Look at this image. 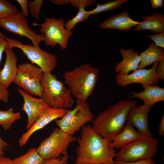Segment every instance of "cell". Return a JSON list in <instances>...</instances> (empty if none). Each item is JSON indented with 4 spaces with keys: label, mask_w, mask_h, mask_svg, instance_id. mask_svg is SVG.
Wrapping results in <instances>:
<instances>
[{
    "label": "cell",
    "mask_w": 164,
    "mask_h": 164,
    "mask_svg": "<svg viewBox=\"0 0 164 164\" xmlns=\"http://www.w3.org/2000/svg\"><path fill=\"white\" fill-rule=\"evenodd\" d=\"M76 138L78 146L73 164H115L116 151L112 142L97 134L92 126L86 125Z\"/></svg>",
    "instance_id": "obj_1"
},
{
    "label": "cell",
    "mask_w": 164,
    "mask_h": 164,
    "mask_svg": "<svg viewBox=\"0 0 164 164\" xmlns=\"http://www.w3.org/2000/svg\"><path fill=\"white\" fill-rule=\"evenodd\" d=\"M137 104L135 100L118 101L95 118L93 121V129L101 137L112 142L124 128L130 111Z\"/></svg>",
    "instance_id": "obj_2"
},
{
    "label": "cell",
    "mask_w": 164,
    "mask_h": 164,
    "mask_svg": "<svg viewBox=\"0 0 164 164\" xmlns=\"http://www.w3.org/2000/svg\"><path fill=\"white\" fill-rule=\"evenodd\" d=\"M99 69L86 63L63 74L64 83L77 100L87 101L97 81Z\"/></svg>",
    "instance_id": "obj_3"
},
{
    "label": "cell",
    "mask_w": 164,
    "mask_h": 164,
    "mask_svg": "<svg viewBox=\"0 0 164 164\" xmlns=\"http://www.w3.org/2000/svg\"><path fill=\"white\" fill-rule=\"evenodd\" d=\"M41 98L50 107L69 109L74 103L70 91L64 82L51 72L44 73Z\"/></svg>",
    "instance_id": "obj_4"
},
{
    "label": "cell",
    "mask_w": 164,
    "mask_h": 164,
    "mask_svg": "<svg viewBox=\"0 0 164 164\" xmlns=\"http://www.w3.org/2000/svg\"><path fill=\"white\" fill-rule=\"evenodd\" d=\"M158 142L157 138L142 136L120 149L116 153L114 161L133 162L152 159L158 152Z\"/></svg>",
    "instance_id": "obj_5"
},
{
    "label": "cell",
    "mask_w": 164,
    "mask_h": 164,
    "mask_svg": "<svg viewBox=\"0 0 164 164\" xmlns=\"http://www.w3.org/2000/svg\"><path fill=\"white\" fill-rule=\"evenodd\" d=\"M75 107L68 109L62 118L55 120L56 124L62 131L73 136L86 124L94 120V115L87 101L77 100Z\"/></svg>",
    "instance_id": "obj_6"
},
{
    "label": "cell",
    "mask_w": 164,
    "mask_h": 164,
    "mask_svg": "<svg viewBox=\"0 0 164 164\" xmlns=\"http://www.w3.org/2000/svg\"><path fill=\"white\" fill-rule=\"evenodd\" d=\"M76 141V138L56 128L42 141L37 150L44 160L57 159L61 155H68L67 148L70 144Z\"/></svg>",
    "instance_id": "obj_7"
},
{
    "label": "cell",
    "mask_w": 164,
    "mask_h": 164,
    "mask_svg": "<svg viewBox=\"0 0 164 164\" xmlns=\"http://www.w3.org/2000/svg\"><path fill=\"white\" fill-rule=\"evenodd\" d=\"M17 67L14 84L30 95L41 97L43 91L41 81L44 74L41 69L28 63L18 64Z\"/></svg>",
    "instance_id": "obj_8"
},
{
    "label": "cell",
    "mask_w": 164,
    "mask_h": 164,
    "mask_svg": "<svg viewBox=\"0 0 164 164\" xmlns=\"http://www.w3.org/2000/svg\"><path fill=\"white\" fill-rule=\"evenodd\" d=\"M64 20L54 17L46 18L41 24L33 23V26L40 27V32L44 37V42L47 46L53 47L58 44L61 50L67 47L68 40L72 35L65 27Z\"/></svg>",
    "instance_id": "obj_9"
},
{
    "label": "cell",
    "mask_w": 164,
    "mask_h": 164,
    "mask_svg": "<svg viewBox=\"0 0 164 164\" xmlns=\"http://www.w3.org/2000/svg\"><path fill=\"white\" fill-rule=\"evenodd\" d=\"M7 43L12 48L20 49L31 63L40 68L44 73L51 72L56 68L57 56L39 47L33 45L24 44L21 42L5 36Z\"/></svg>",
    "instance_id": "obj_10"
},
{
    "label": "cell",
    "mask_w": 164,
    "mask_h": 164,
    "mask_svg": "<svg viewBox=\"0 0 164 164\" xmlns=\"http://www.w3.org/2000/svg\"><path fill=\"white\" fill-rule=\"evenodd\" d=\"M26 17L21 11L17 15L0 19V27L8 32L29 39L33 45L39 47L43 41V34H38L29 28Z\"/></svg>",
    "instance_id": "obj_11"
},
{
    "label": "cell",
    "mask_w": 164,
    "mask_h": 164,
    "mask_svg": "<svg viewBox=\"0 0 164 164\" xmlns=\"http://www.w3.org/2000/svg\"><path fill=\"white\" fill-rule=\"evenodd\" d=\"M158 62L153 63L150 69H138L130 74L117 73L115 77L116 83L121 87H125L132 83L153 86L158 84L159 79L155 74Z\"/></svg>",
    "instance_id": "obj_12"
},
{
    "label": "cell",
    "mask_w": 164,
    "mask_h": 164,
    "mask_svg": "<svg viewBox=\"0 0 164 164\" xmlns=\"http://www.w3.org/2000/svg\"><path fill=\"white\" fill-rule=\"evenodd\" d=\"M67 110L49 107L41 114L27 131L22 135L19 140V146L22 147L26 145L34 132L43 128L53 121L62 118Z\"/></svg>",
    "instance_id": "obj_13"
},
{
    "label": "cell",
    "mask_w": 164,
    "mask_h": 164,
    "mask_svg": "<svg viewBox=\"0 0 164 164\" xmlns=\"http://www.w3.org/2000/svg\"><path fill=\"white\" fill-rule=\"evenodd\" d=\"M18 91L24 100L22 110L27 116L26 128L28 130L41 114L50 106L40 97H33L20 88H19Z\"/></svg>",
    "instance_id": "obj_14"
},
{
    "label": "cell",
    "mask_w": 164,
    "mask_h": 164,
    "mask_svg": "<svg viewBox=\"0 0 164 164\" xmlns=\"http://www.w3.org/2000/svg\"><path fill=\"white\" fill-rule=\"evenodd\" d=\"M152 106L144 104L132 108L129 112L127 122H128L142 136L153 137L149 128L148 115Z\"/></svg>",
    "instance_id": "obj_15"
},
{
    "label": "cell",
    "mask_w": 164,
    "mask_h": 164,
    "mask_svg": "<svg viewBox=\"0 0 164 164\" xmlns=\"http://www.w3.org/2000/svg\"><path fill=\"white\" fill-rule=\"evenodd\" d=\"M13 49L7 43L5 51V62L0 71V83L7 88L14 82L18 71L17 58Z\"/></svg>",
    "instance_id": "obj_16"
},
{
    "label": "cell",
    "mask_w": 164,
    "mask_h": 164,
    "mask_svg": "<svg viewBox=\"0 0 164 164\" xmlns=\"http://www.w3.org/2000/svg\"><path fill=\"white\" fill-rule=\"evenodd\" d=\"M139 23L132 19L128 11L125 10L106 19L100 24L99 26L102 29H117L127 32Z\"/></svg>",
    "instance_id": "obj_17"
},
{
    "label": "cell",
    "mask_w": 164,
    "mask_h": 164,
    "mask_svg": "<svg viewBox=\"0 0 164 164\" xmlns=\"http://www.w3.org/2000/svg\"><path fill=\"white\" fill-rule=\"evenodd\" d=\"M144 90L139 93L131 92L129 98H137L142 100L144 105L152 106L155 103L164 101V88L157 85L152 86L142 85Z\"/></svg>",
    "instance_id": "obj_18"
},
{
    "label": "cell",
    "mask_w": 164,
    "mask_h": 164,
    "mask_svg": "<svg viewBox=\"0 0 164 164\" xmlns=\"http://www.w3.org/2000/svg\"><path fill=\"white\" fill-rule=\"evenodd\" d=\"M119 51L123 60L115 66L116 72L119 74H128L130 71H134L138 69L140 58L138 52L135 51L133 49L126 50L121 48Z\"/></svg>",
    "instance_id": "obj_19"
},
{
    "label": "cell",
    "mask_w": 164,
    "mask_h": 164,
    "mask_svg": "<svg viewBox=\"0 0 164 164\" xmlns=\"http://www.w3.org/2000/svg\"><path fill=\"white\" fill-rule=\"evenodd\" d=\"M143 20L133 30L137 31L148 30L154 33L164 32V15L160 12H156L142 17Z\"/></svg>",
    "instance_id": "obj_20"
},
{
    "label": "cell",
    "mask_w": 164,
    "mask_h": 164,
    "mask_svg": "<svg viewBox=\"0 0 164 164\" xmlns=\"http://www.w3.org/2000/svg\"><path fill=\"white\" fill-rule=\"evenodd\" d=\"M141 137L134 127L127 122L123 130L114 138L112 143L114 148L120 149Z\"/></svg>",
    "instance_id": "obj_21"
},
{
    "label": "cell",
    "mask_w": 164,
    "mask_h": 164,
    "mask_svg": "<svg viewBox=\"0 0 164 164\" xmlns=\"http://www.w3.org/2000/svg\"><path fill=\"white\" fill-rule=\"evenodd\" d=\"M140 62L138 68H143L164 59V49L156 46L154 43H151L149 46L139 55Z\"/></svg>",
    "instance_id": "obj_22"
},
{
    "label": "cell",
    "mask_w": 164,
    "mask_h": 164,
    "mask_svg": "<svg viewBox=\"0 0 164 164\" xmlns=\"http://www.w3.org/2000/svg\"><path fill=\"white\" fill-rule=\"evenodd\" d=\"M44 159L38 153L37 148L29 149L23 155L13 160V164H42Z\"/></svg>",
    "instance_id": "obj_23"
},
{
    "label": "cell",
    "mask_w": 164,
    "mask_h": 164,
    "mask_svg": "<svg viewBox=\"0 0 164 164\" xmlns=\"http://www.w3.org/2000/svg\"><path fill=\"white\" fill-rule=\"evenodd\" d=\"M21 117V113L14 112L12 107L6 110H0V125L4 130H8L11 128L16 121L20 119Z\"/></svg>",
    "instance_id": "obj_24"
},
{
    "label": "cell",
    "mask_w": 164,
    "mask_h": 164,
    "mask_svg": "<svg viewBox=\"0 0 164 164\" xmlns=\"http://www.w3.org/2000/svg\"><path fill=\"white\" fill-rule=\"evenodd\" d=\"M128 0H113L102 4H97L95 8L87 11L90 16L97 15L104 12H108L121 7Z\"/></svg>",
    "instance_id": "obj_25"
},
{
    "label": "cell",
    "mask_w": 164,
    "mask_h": 164,
    "mask_svg": "<svg viewBox=\"0 0 164 164\" xmlns=\"http://www.w3.org/2000/svg\"><path fill=\"white\" fill-rule=\"evenodd\" d=\"M78 9V11L76 15L71 19L65 22L64 26L67 30L71 31L78 23L85 21L90 16L85 8L80 7Z\"/></svg>",
    "instance_id": "obj_26"
},
{
    "label": "cell",
    "mask_w": 164,
    "mask_h": 164,
    "mask_svg": "<svg viewBox=\"0 0 164 164\" xmlns=\"http://www.w3.org/2000/svg\"><path fill=\"white\" fill-rule=\"evenodd\" d=\"M17 7L6 0H0V19L18 14Z\"/></svg>",
    "instance_id": "obj_27"
},
{
    "label": "cell",
    "mask_w": 164,
    "mask_h": 164,
    "mask_svg": "<svg viewBox=\"0 0 164 164\" xmlns=\"http://www.w3.org/2000/svg\"><path fill=\"white\" fill-rule=\"evenodd\" d=\"M43 2V0H29L28 1V7L29 8L30 14L37 20L39 19V15Z\"/></svg>",
    "instance_id": "obj_28"
},
{
    "label": "cell",
    "mask_w": 164,
    "mask_h": 164,
    "mask_svg": "<svg viewBox=\"0 0 164 164\" xmlns=\"http://www.w3.org/2000/svg\"><path fill=\"white\" fill-rule=\"evenodd\" d=\"M96 1V0H69V4L78 8L89 7L94 4Z\"/></svg>",
    "instance_id": "obj_29"
},
{
    "label": "cell",
    "mask_w": 164,
    "mask_h": 164,
    "mask_svg": "<svg viewBox=\"0 0 164 164\" xmlns=\"http://www.w3.org/2000/svg\"><path fill=\"white\" fill-rule=\"evenodd\" d=\"M146 36L154 42L156 46L164 49V32L153 35L148 34Z\"/></svg>",
    "instance_id": "obj_30"
},
{
    "label": "cell",
    "mask_w": 164,
    "mask_h": 164,
    "mask_svg": "<svg viewBox=\"0 0 164 164\" xmlns=\"http://www.w3.org/2000/svg\"><path fill=\"white\" fill-rule=\"evenodd\" d=\"M68 158V155H64L60 159L44 160L42 164H67Z\"/></svg>",
    "instance_id": "obj_31"
},
{
    "label": "cell",
    "mask_w": 164,
    "mask_h": 164,
    "mask_svg": "<svg viewBox=\"0 0 164 164\" xmlns=\"http://www.w3.org/2000/svg\"><path fill=\"white\" fill-rule=\"evenodd\" d=\"M9 95L7 88L0 83V100L4 103H8Z\"/></svg>",
    "instance_id": "obj_32"
},
{
    "label": "cell",
    "mask_w": 164,
    "mask_h": 164,
    "mask_svg": "<svg viewBox=\"0 0 164 164\" xmlns=\"http://www.w3.org/2000/svg\"><path fill=\"white\" fill-rule=\"evenodd\" d=\"M155 74L159 80H164V59L158 62L155 70Z\"/></svg>",
    "instance_id": "obj_33"
},
{
    "label": "cell",
    "mask_w": 164,
    "mask_h": 164,
    "mask_svg": "<svg viewBox=\"0 0 164 164\" xmlns=\"http://www.w3.org/2000/svg\"><path fill=\"white\" fill-rule=\"evenodd\" d=\"M115 164H156L152 159L142 160L133 162L115 161Z\"/></svg>",
    "instance_id": "obj_34"
},
{
    "label": "cell",
    "mask_w": 164,
    "mask_h": 164,
    "mask_svg": "<svg viewBox=\"0 0 164 164\" xmlns=\"http://www.w3.org/2000/svg\"><path fill=\"white\" fill-rule=\"evenodd\" d=\"M5 37V36L3 33L0 35V64L2 60L3 53L5 51L7 44ZM1 70L0 68V71Z\"/></svg>",
    "instance_id": "obj_35"
},
{
    "label": "cell",
    "mask_w": 164,
    "mask_h": 164,
    "mask_svg": "<svg viewBox=\"0 0 164 164\" xmlns=\"http://www.w3.org/2000/svg\"><path fill=\"white\" fill-rule=\"evenodd\" d=\"M16 1L20 5L22 9V12L26 17L29 16V13L28 9V1L27 0H17Z\"/></svg>",
    "instance_id": "obj_36"
},
{
    "label": "cell",
    "mask_w": 164,
    "mask_h": 164,
    "mask_svg": "<svg viewBox=\"0 0 164 164\" xmlns=\"http://www.w3.org/2000/svg\"><path fill=\"white\" fill-rule=\"evenodd\" d=\"M9 146V144L0 136V156H4L5 151L8 149Z\"/></svg>",
    "instance_id": "obj_37"
},
{
    "label": "cell",
    "mask_w": 164,
    "mask_h": 164,
    "mask_svg": "<svg viewBox=\"0 0 164 164\" xmlns=\"http://www.w3.org/2000/svg\"><path fill=\"white\" fill-rule=\"evenodd\" d=\"M152 8L155 9L163 7V1L162 0H150Z\"/></svg>",
    "instance_id": "obj_38"
},
{
    "label": "cell",
    "mask_w": 164,
    "mask_h": 164,
    "mask_svg": "<svg viewBox=\"0 0 164 164\" xmlns=\"http://www.w3.org/2000/svg\"><path fill=\"white\" fill-rule=\"evenodd\" d=\"M158 134L161 136L164 135V114L162 115L159 126Z\"/></svg>",
    "instance_id": "obj_39"
},
{
    "label": "cell",
    "mask_w": 164,
    "mask_h": 164,
    "mask_svg": "<svg viewBox=\"0 0 164 164\" xmlns=\"http://www.w3.org/2000/svg\"><path fill=\"white\" fill-rule=\"evenodd\" d=\"M0 164H13V160L4 156H0Z\"/></svg>",
    "instance_id": "obj_40"
},
{
    "label": "cell",
    "mask_w": 164,
    "mask_h": 164,
    "mask_svg": "<svg viewBox=\"0 0 164 164\" xmlns=\"http://www.w3.org/2000/svg\"><path fill=\"white\" fill-rule=\"evenodd\" d=\"M50 1L58 5H64L69 4V0H51Z\"/></svg>",
    "instance_id": "obj_41"
},
{
    "label": "cell",
    "mask_w": 164,
    "mask_h": 164,
    "mask_svg": "<svg viewBox=\"0 0 164 164\" xmlns=\"http://www.w3.org/2000/svg\"><path fill=\"white\" fill-rule=\"evenodd\" d=\"M2 33V32L0 31V35H1Z\"/></svg>",
    "instance_id": "obj_42"
}]
</instances>
